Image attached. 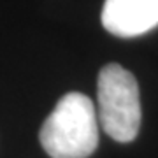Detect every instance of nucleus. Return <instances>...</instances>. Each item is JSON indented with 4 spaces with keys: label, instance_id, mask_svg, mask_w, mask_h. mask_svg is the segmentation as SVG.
Instances as JSON below:
<instances>
[{
    "label": "nucleus",
    "instance_id": "obj_1",
    "mask_svg": "<svg viewBox=\"0 0 158 158\" xmlns=\"http://www.w3.org/2000/svg\"><path fill=\"white\" fill-rule=\"evenodd\" d=\"M39 139L51 158H88L98 146V116L90 97L77 91L62 97Z\"/></svg>",
    "mask_w": 158,
    "mask_h": 158
},
{
    "label": "nucleus",
    "instance_id": "obj_2",
    "mask_svg": "<svg viewBox=\"0 0 158 158\" xmlns=\"http://www.w3.org/2000/svg\"><path fill=\"white\" fill-rule=\"evenodd\" d=\"M97 97V116L104 132L118 142L134 141L142 116L135 77L118 63H109L98 74Z\"/></svg>",
    "mask_w": 158,
    "mask_h": 158
},
{
    "label": "nucleus",
    "instance_id": "obj_3",
    "mask_svg": "<svg viewBox=\"0 0 158 158\" xmlns=\"http://www.w3.org/2000/svg\"><path fill=\"white\" fill-rule=\"evenodd\" d=\"M102 25L118 37H137L158 27V0H106Z\"/></svg>",
    "mask_w": 158,
    "mask_h": 158
}]
</instances>
